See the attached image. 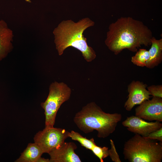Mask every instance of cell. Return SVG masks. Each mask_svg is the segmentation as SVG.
Here are the masks:
<instances>
[{
    "label": "cell",
    "mask_w": 162,
    "mask_h": 162,
    "mask_svg": "<svg viewBox=\"0 0 162 162\" xmlns=\"http://www.w3.org/2000/svg\"><path fill=\"white\" fill-rule=\"evenodd\" d=\"M152 37L151 30L142 22L122 17L109 25L105 43L117 55L125 49L134 52L142 45H150Z\"/></svg>",
    "instance_id": "6da1fadb"
},
{
    "label": "cell",
    "mask_w": 162,
    "mask_h": 162,
    "mask_svg": "<svg viewBox=\"0 0 162 162\" xmlns=\"http://www.w3.org/2000/svg\"><path fill=\"white\" fill-rule=\"evenodd\" d=\"M94 22L89 18L82 19L77 22L71 20L62 21L53 32L54 43L59 55H62L69 47L80 51L85 59L91 62L96 57L95 51L88 46L87 39L83 34L88 28L94 25Z\"/></svg>",
    "instance_id": "7a4b0ae2"
},
{
    "label": "cell",
    "mask_w": 162,
    "mask_h": 162,
    "mask_svg": "<svg viewBox=\"0 0 162 162\" xmlns=\"http://www.w3.org/2000/svg\"><path fill=\"white\" fill-rule=\"evenodd\" d=\"M122 118L121 114L106 113L95 102H92L76 114L74 121L78 128L85 133H90L95 130L98 132V138H105L115 130Z\"/></svg>",
    "instance_id": "3957f363"
},
{
    "label": "cell",
    "mask_w": 162,
    "mask_h": 162,
    "mask_svg": "<svg viewBox=\"0 0 162 162\" xmlns=\"http://www.w3.org/2000/svg\"><path fill=\"white\" fill-rule=\"evenodd\" d=\"M123 154L130 162H161L162 143L135 134L125 142Z\"/></svg>",
    "instance_id": "277c9868"
},
{
    "label": "cell",
    "mask_w": 162,
    "mask_h": 162,
    "mask_svg": "<svg viewBox=\"0 0 162 162\" xmlns=\"http://www.w3.org/2000/svg\"><path fill=\"white\" fill-rule=\"evenodd\" d=\"M49 93L45 102L41 103L45 116V127H54L57 112L61 105L70 99L71 89L63 82L51 83Z\"/></svg>",
    "instance_id": "5b68a950"
},
{
    "label": "cell",
    "mask_w": 162,
    "mask_h": 162,
    "mask_svg": "<svg viewBox=\"0 0 162 162\" xmlns=\"http://www.w3.org/2000/svg\"><path fill=\"white\" fill-rule=\"evenodd\" d=\"M69 133L64 129L45 127L35 135L34 143L40 147L43 153L48 154L63 143L69 137Z\"/></svg>",
    "instance_id": "8992f818"
},
{
    "label": "cell",
    "mask_w": 162,
    "mask_h": 162,
    "mask_svg": "<svg viewBox=\"0 0 162 162\" xmlns=\"http://www.w3.org/2000/svg\"><path fill=\"white\" fill-rule=\"evenodd\" d=\"M139 105L135 108V116L144 120L162 122V98L153 97Z\"/></svg>",
    "instance_id": "52a82bcc"
},
{
    "label": "cell",
    "mask_w": 162,
    "mask_h": 162,
    "mask_svg": "<svg viewBox=\"0 0 162 162\" xmlns=\"http://www.w3.org/2000/svg\"><path fill=\"white\" fill-rule=\"evenodd\" d=\"M122 124L129 131L144 137L162 127L160 122H147L135 116L127 117Z\"/></svg>",
    "instance_id": "ba28073f"
},
{
    "label": "cell",
    "mask_w": 162,
    "mask_h": 162,
    "mask_svg": "<svg viewBox=\"0 0 162 162\" xmlns=\"http://www.w3.org/2000/svg\"><path fill=\"white\" fill-rule=\"evenodd\" d=\"M147 87L146 84L139 81L134 80L129 84L128 98L124 104L126 110L130 111L135 106L149 99L151 95L146 89Z\"/></svg>",
    "instance_id": "9c48e42d"
},
{
    "label": "cell",
    "mask_w": 162,
    "mask_h": 162,
    "mask_svg": "<svg viewBox=\"0 0 162 162\" xmlns=\"http://www.w3.org/2000/svg\"><path fill=\"white\" fill-rule=\"evenodd\" d=\"M77 148L74 143L64 142L48 153L50 162H81L79 156L75 152Z\"/></svg>",
    "instance_id": "30bf717a"
},
{
    "label": "cell",
    "mask_w": 162,
    "mask_h": 162,
    "mask_svg": "<svg viewBox=\"0 0 162 162\" xmlns=\"http://www.w3.org/2000/svg\"><path fill=\"white\" fill-rule=\"evenodd\" d=\"M14 34L4 20H0V61L5 58L13 50Z\"/></svg>",
    "instance_id": "8fae6325"
},
{
    "label": "cell",
    "mask_w": 162,
    "mask_h": 162,
    "mask_svg": "<svg viewBox=\"0 0 162 162\" xmlns=\"http://www.w3.org/2000/svg\"><path fill=\"white\" fill-rule=\"evenodd\" d=\"M151 41V46L148 50L149 58L146 67L152 69L158 66L162 61V39H157L152 36Z\"/></svg>",
    "instance_id": "7c38bea8"
},
{
    "label": "cell",
    "mask_w": 162,
    "mask_h": 162,
    "mask_svg": "<svg viewBox=\"0 0 162 162\" xmlns=\"http://www.w3.org/2000/svg\"><path fill=\"white\" fill-rule=\"evenodd\" d=\"M43 154L40 147L36 143H29L15 162H36Z\"/></svg>",
    "instance_id": "4fadbf2b"
},
{
    "label": "cell",
    "mask_w": 162,
    "mask_h": 162,
    "mask_svg": "<svg viewBox=\"0 0 162 162\" xmlns=\"http://www.w3.org/2000/svg\"><path fill=\"white\" fill-rule=\"evenodd\" d=\"M69 137L74 140L78 141L80 145L86 149L91 150L96 145L94 139L92 138L90 139L84 137L80 133L73 130L69 132Z\"/></svg>",
    "instance_id": "5bb4252c"
},
{
    "label": "cell",
    "mask_w": 162,
    "mask_h": 162,
    "mask_svg": "<svg viewBox=\"0 0 162 162\" xmlns=\"http://www.w3.org/2000/svg\"><path fill=\"white\" fill-rule=\"evenodd\" d=\"M149 58L148 50L140 49L136 52L135 55L131 57V61L134 64L140 67H146Z\"/></svg>",
    "instance_id": "9a60e30c"
},
{
    "label": "cell",
    "mask_w": 162,
    "mask_h": 162,
    "mask_svg": "<svg viewBox=\"0 0 162 162\" xmlns=\"http://www.w3.org/2000/svg\"><path fill=\"white\" fill-rule=\"evenodd\" d=\"M91 150L101 162H103V159L109 155L108 148L106 146L101 147L96 145Z\"/></svg>",
    "instance_id": "2e32d148"
},
{
    "label": "cell",
    "mask_w": 162,
    "mask_h": 162,
    "mask_svg": "<svg viewBox=\"0 0 162 162\" xmlns=\"http://www.w3.org/2000/svg\"><path fill=\"white\" fill-rule=\"evenodd\" d=\"M147 89L153 97L162 98V85H151L147 87Z\"/></svg>",
    "instance_id": "e0dca14e"
},
{
    "label": "cell",
    "mask_w": 162,
    "mask_h": 162,
    "mask_svg": "<svg viewBox=\"0 0 162 162\" xmlns=\"http://www.w3.org/2000/svg\"><path fill=\"white\" fill-rule=\"evenodd\" d=\"M111 148L109 149V155L112 160L114 162H121L119 156L117 152L113 141L111 139Z\"/></svg>",
    "instance_id": "ac0fdd59"
},
{
    "label": "cell",
    "mask_w": 162,
    "mask_h": 162,
    "mask_svg": "<svg viewBox=\"0 0 162 162\" xmlns=\"http://www.w3.org/2000/svg\"><path fill=\"white\" fill-rule=\"evenodd\" d=\"M145 138L151 140H158L162 142V127L154 131L148 135Z\"/></svg>",
    "instance_id": "d6986e66"
},
{
    "label": "cell",
    "mask_w": 162,
    "mask_h": 162,
    "mask_svg": "<svg viewBox=\"0 0 162 162\" xmlns=\"http://www.w3.org/2000/svg\"><path fill=\"white\" fill-rule=\"evenodd\" d=\"M36 162H50V159H46L40 157L37 160Z\"/></svg>",
    "instance_id": "ffe728a7"
}]
</instances>
